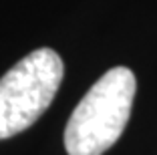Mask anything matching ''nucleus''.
<instances>
[{
	"instance_id": "nucleus-1",
	"label": "nucleus",
	"mask_w": 157,
	"mask_h": 155,
	"mask_svg": "<svg viewBox=\"0 0 157 155\" xmlns=\"http://www.w3.org/2000/svg\"><path fill=\"white\" fill-rule=\"evenodd\" d=\"M137 81L131 68L107 71L75 107L65 127L69 155H103L127 127Z\"/></svg>"
},
{
	"instance_id": "nucleus-2",
	"label": "nucleus",
	"mask_w": 157,
	"mask_h": 155,
	"mask_svg": "<svg viewBox=\"0 0 157 155\" xmlns=\"http://www.w3.org/2000/svg\"><path fill=\"white\" fill-rule=\"evenodd\" d=\"M65 64L52 48H36L0 79V139L22 133L48 109Z\"/></svg>"
}]
</instances>
